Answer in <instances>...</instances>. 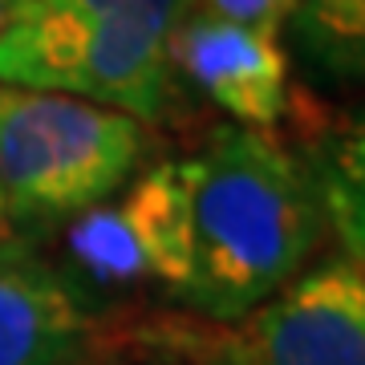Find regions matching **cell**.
I'll use <instances>...</instances> for the list:
<instances>
[{
	"mask_svg": "<svg viewBox=\"0 0 365 365\" xmlns=\"http://www.w3.org/2000/svg\"><path fill=\"white\" fill-rule=\"evenodd\" d=\"M25 4H29V0H0V33H4L16 16L25 13Z\"/></svg>",
	"mask_w": 365,
	"mask_h": 365,
	"instance_id": "12",
	"label": "cell"
},
{
	"mask_svg": "<svg viewBox=\"0 0 365 365\" xmlns=\"http://www.w3.org/2000/svg\"><path fill=\"white\" fill-rule=\"evenodd\" d=\"M146 126L66 93L0 86V195L16 223H61L143 170Z\"/></svg>",
	"mask_w": 365,
	"mask_h": 365,
	"instance_id": "2",
	"label": "cell"
},
{
	"mask_svg": "<svg viewBox=\"0 0 365 365\" xmlns=\"http://www.w3.org/2000/svg\"><path fill=\"white\" fill-rule=\"evenodd\" d=\"M280 33L309 73L349 86L365 73V0H297Z\"/></svg>",
	"mask_w": 365,
	"mask_h": 365,
	"instance_id": "8",
	"label": "cell"
},
{
	"mask_svg": "<svg viewBox=\"0 0 365 365\" xmlns=\"http://www.w3.org/2000/svg\"><path fill=\"white\" fill-rule=\"evenodd\" d=\"M66 256L93 284H163L179 297L191 272V167L167 158L114 199L69 220ZM66 268V272H69Z\"/></svg>",
	"mask_w": 365,
	"mask_h": 365,
	"instance_id": "5",
	"label": "cell"
},
{
	"mask_svg": "<svg viewBox=\"0 0 365 365\" xmlns=\"http://www.w3.org/2000/svg\"><path fill=\"white\" fill-rule=\"evenodd\" d=\"M93 317L37 244L0 235V365H78L93 357Z\"/></svg>",
	"mask_w": 365,
	"mask_h": 365,
	"instance_id": "7",
	"label": "cell"
},
{
	"mask_svg": "<svg viewBox=\"0 0 365 365\" xmlns=\"http://www.w3.org/2000/svg\"><path fill=\"white\" fill-rule=\"evenodd\" d=\"M170 61L235 126L272 130L288 114V49L280 33L195 4L170 33Z\"/></svg>",
	"mask_w": 365,
	"mask_h": 365,
	"instance_id": "6",
	"label": "cell"
},
{
	"mask_svg": "<svg viewBox=\"0 0 365 365\" xmlns=\"http://www.w3.org/2000/svg\"><path fill=\"white\" fill-rule=\"evenodd\" d=\"M191 167V272L179 300L195 321L232 325L292 284L329 240L309 158L272 130L220 126Z\"/></svg>",
	"mask_w": 365,
	"mask_h": 365,
	"instance_id": "1",
	"label": "cell"
},
{
	"mask_svg": "<svg viewBox=\"0 0 365 365\" xmlns=\"http://www.w3.org/2000/svg\"><path fill=\"white\" fill-rule=\"evenodd\" d=\"M199 0H29L25 13H78V16H114V21H134V25L175 33L182 16Z\"/></svg>",
	"mask_w": 365,
	"mask_h": 365,
	"instance_id": "9",
	"label": "cell"
},
{
	"mask_svg": "<svg viewBox=\"0 0 365 365\" xmlns=\"http://www.w3.org/2000/svg\"><path fill=\"white\" fill-rule=\"evenodd\" d=\"M0 235H13V220H9V207H4V195H0Z\"/></svg>",
	"mask_w": 365,
	"mask_h": 365,
	"instance_id": "13",
	"label": "cell"
},
{
	"mask_svg": "<svg viewBox=\"0 0 365 365\" xmlns=\"http://www.w3.org/2000/svg\"><path fill=\"white\" fill-rule=\"evenodd\" d=\"M78 365H110V361H106L102 353H93V357H86V361H78Z\"/></svg>",
	"mask_w": 365,
	"mask_h": 365,
	"instance_id": "14",
	"label": "cell"
},
{
	"mask_svg": "<svg viewBox=\"0 0 365 365\" xmlns=\"http://www.w3.org/2000/svg\"><path fill=\"white\" fill-rule=\"evenodd\" d=\"M0 86L66 93L163 122L179 98L170 37L158 29L78 13H21L0 33Z\"/></svg>",
	"mask_w": 365,
	"mask_h": 365,
	"instance_id": "3",
	"label": "cell"
},
{
	"mask_svg": "<svg viewBox=\"0 0 365 365\" xmlns=\"http://www.w3.org/2000/svg\"><path fill=\"white\" fill-rule=\"evenodd\" d=\"M143 365H199V361H191V357H182V353L163 349V345H150V341H146V357H143Z\"/></svg>",
	"mask_w": 365,
	"mask_h": 365,
	"instance_id": "11",
	"label": "cell"
},
{
	"mask_svg": "<svg viewBox=\"0 0 365 365\" xmlns=\"http://www.w3.org/2000/svg\"><path fill=\"white\" fill-rule=\"evenodd\" d=\"M203 9L227 16V21H244V25L268 29V33H280L284 16L292 13L297 0H199Z\"/></svg>",
	"mask_w": 365,
	"mask_h": 365,
	"instance_id": "10",
	"label": "cell"
},
{
	"mask_svg": "<svg viewBox=\"0 0 365 365\" xmlns=\"http://www.w3.org/2000/svg\"><path fill=\"white\" fill-rule=\"evenodd\" d=\"M146 341L199 365H365V260L333 252L232 325L170 321Z\"/></svg>",
	"mask_w": 365,
	"mask_h": 365,
	"instance_id": "4",
	"label": "cell"
}]
</instances>
